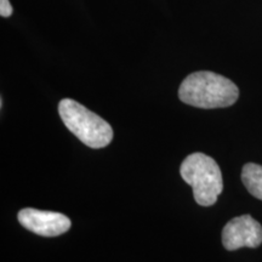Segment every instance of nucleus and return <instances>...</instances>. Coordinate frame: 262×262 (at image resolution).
I'll return each mask as SVG.
<instances>
[{
	"label": "nucleus",
	"mask_w": 262,
	"mask_h": 262,
	"mask_svg": "<svg viewBox=\"0 0 262 262\" xmlns=\"http://www.w3.org/2000/svg\"><path fill=\"white\" fill-rule=\"evenodd\" d=\"M242 181L255 198L262 201V166L248 163L242 170Z\"/></svg>",
	"instance_id": "obj_6"
},
{
	"label": "nucleus",
	"mask_w": 262,
	"mask_h": 262,
	"mask_svg": "<svg viewBox=\"0 0 262 262\" xmlns=\"http://www.w3.org/2000/svg\"><path fill=\"white\" fill-rule=\"evenodd\" d=\"M182 179L193 188L195 202L202 206L214 205L224 189L219 164L204 153H193L180 168Z\"/></svg>",
	"instance_id": "obj_3"
},
{
	"label": "nucleus",
	"mask_w": 262,
	"mask_h": 262,
	"mask_svg": "<svg viewBox=\"0 0 262 262\" xmlns=\"http://www.w3.org/2000/svg\"><path fill=\"white\" fill-rule=\"evenodd\" d=\"M12 12H14V9H12L9 0H0V15H2V17H10Z\"/></svg>",
	"instance_id": "obj_7"
},
{
	"label": "nucleus",
	"mask_w": 262,
	"mask_h": 262,
	"mask_svg": "<svg viewBox=\"0 0 262 262\" xmlns=\"http://www.w3.org/2000/svg\"><path fill=\"white\" fill-rule=\"evenodd\" d=\"M58 113L67 129L90 148H103L112 142V126L77 101L61 100Z\"/></svg>",
	"instance_id": "obj_2"
},
{
	"label": "nucleus",
	"mask_w": 262,
	"mask_h": 262,
	"mask_svg": "<svg viewBox=\"0 0 262 262\" xmlns=\"http://www.w3.org/2000/svg\"><path fill=\"white\" fill-rule=\"evenodd\" d=\"M262 243V226L250 215L232 219L222 231V244L227 250L257 248Z\"/></svg>",
	"instance_id": "obj_4"
},
{
	"label": "nucleus",
	"mask_w": 262,
	"mask_h": 262,
	"mask_svg": "<svg viewBox=\"0 0 262 262\" xmlns=\"http://www.w3.org/2000/svg\"><path fill=\"white\" fill-rule=\"evenodd\" d=\"M179 97L189 106L205 108H224L232 106L239 97L238 86L228 78L201 71L189 74L180 85Z\"/></svg>",
	"instance_id": "obj_1"
},
{
	"label": "nucleus",
	"mask_w": 262,
	"mask_h": 262,
	"mask_svg": "<svg viewBox=\"0 0 262 262\" xmlns=\"http://www.w3.org/2000/svg\"><path fill=\"white\" fill-rule=\"evenodd\" d=\"M19 224L26 229L42 237H57L71 228L72 222L67 216L55 211L22 209L17 215Z\"/></svg>",
	"instance_id": "obj_5"
}]
</instances>
